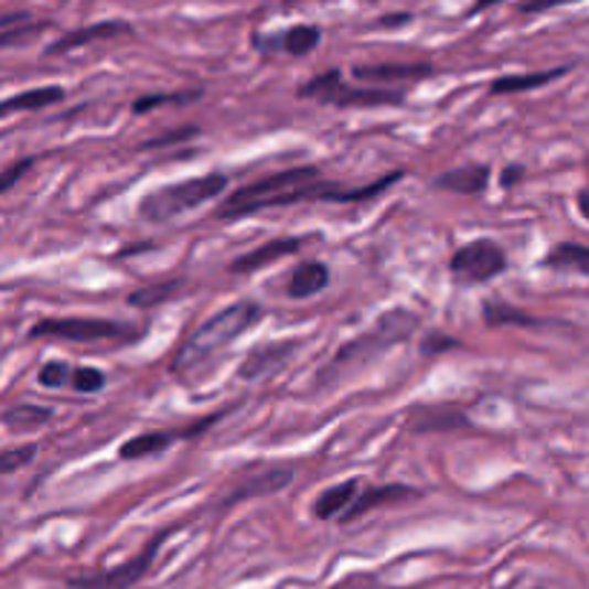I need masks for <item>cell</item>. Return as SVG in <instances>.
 I'll list each match as a JSON object with an SVG mask.
<instances>
[{
	"label": "cell",
	"mask_w": 589,
	"mask_h": 589,
	"mask_svg": "<svg viewBox=\"0 0 589 589\" xmlns=\"http://www.w3.org/2000/svg\"><path fill=\"white\" fill-rule=\"evenodd\" d=\"M400 179L403 173L397 170V173H388L383 175V179H377V182H372L368 188L342 190L336 188V184L325 182L317 168L302 164V168L279 170V173L265 175L259 182L233 190L231 196L216 207V218L233 222V218L254 216V213L274 211V207H291V204L299 202H372L374 196L386 193V190L394 188V182H400Z\"/></svg>",
	"instance_id": "cell-1"
},
{
	"label": "cell",
	"mask_w": 589,
	"mask_h": 589,
	"mask_svg": "<svg viewBox=\"0 0 589 589\" xmlns=\"http://www.w3.org/2000/svg\"><path fill=\"white\" fill-rule=\"evenodd\" d=\"M417 322H420L417 320V313L406 311V308H392V311H386L365 334L354 336V340L345 342V345L336 351L331 363L313 377V386H334L336 379L349 377V374L357 372V368H365L368 363L383 357L386 351H392L394 345H400V342H406L408 336L415 334Z\"/></svg>",
	"instance_id": "cell-2"
},
{
	"label": "cell",
	"mask_w": 589,
	"mask_h": 589,
	"mask_svg": "<svg viewBox=\"0 0 589 589\" xmlns=\"http://www.w3.org/2000/svg\"><path fill=\"white\" fill-rule=\"evenodd\" d=\"M263 306L256 302H233V306L216 311L207 322L193 331V334L184 340V345L175 351L173 357V374H190L202 368L207 360H213L218 351H225L236 336H242L248 328H254L256 322L263 320Z\"/></svg>",
	"instance_id": "cell-3"
},
{
	"label": "cell",
	"mask_w": 589,
	"mask_h": 589,
	"mask_svg": "<svg viewBox=\"0 0 589 589\" xmlns=\"http://www.w3.org/2000/svg\"><path fill=\"white\" fill-rule=\"evenodd\" d=\"M225 188V173L193 175V179L164 184V188H156L153 193H147L139 202V213L141 218L153 222V225H164V222H173V218L199 211L202 204L213 202L216 196H222Z\"/></svg>",
	"instance_id": "cell-4"
},
{
	"label": "cell",
	"mask_w": 589,
	"mask_h": 589,
	"mask_svg": "<svg viewBox=\"0 0 589 589\" xmlns=\"http://www.w3.org/2000/svg\"><path fill=\"white\" fill-rule=\"evenodd\" d=\"M299 98H311V101L328 104V107L349 109V107H400L406 95L400 89H363L345 84L340 69H328L317 78L306 81L299 87Z\"/></svg>",
	"instance_id": "cell-5"
},
{
	"label": "cell",
	"mask_w": 589,
	"mask_h": 589,
	"mask_svg": "<svg viewBox=\"0 0 589 589\" xmlns=\"http://www.w3.org/2000/svg\"><path fill=\"white\" fill-rule=\"evenodd\" d=\"M175 532V526L161 529L153 540H147L144 549L139 555H132L130 560L118 564L113 569H98V572H78L66 575V587L69 589H132L139 581H144L147 572L153 569V560L159 558V549L164 540Z\"/></svg>",
	"instance_id": "cell-6"
},
{
	"label": "cell",
	"mask_w": 589,
	"mask_h": 589,
	"mask_svg": "<svg viewBox=\"0 0 589 589\" xmlns=\"http://www.w3.org/2000/svg\"><path fill=\"white\" fill-rule=\"evenodd\" d=\"M64 340V342H109V340H132L136 331L125 322L95 320V317H50L32 325L30 340Z\"/></svg>",
	"instance_id": "cell-7"
},
{
	"label": "cell",
	"mask_w": 589,
	"mask_h": 589,
	"mask_svg": "<svg viewBox=\"0 0 589 589\" xmlns=\"http://www.w3.org/2000/svg\"><path fill=\"white\" fill-rule=\"evenodd\" d=\"M510 268V259H506V250L492 239H474L465 242L463 248L454 250V256L449 259L451 277L463 285H483L492 282Z\"/></svg>",
	"instance_id": "cell-8"
},
{
	"label": "cell",
	"mask_w": 589,
	"mask_h": 589,
	"mask_svg": "<svg viewBox=\"0 0 589 589\" xmlns=\"http://www.w3.org/2000/svg\"><path fill=\"white\" fill-rule=\"evenodd\" d=\"M411 497H420V492L411 486H400V483H388V486H377V489H365V492H357L354 503L349 510L342 512L336 521L340 524H354L357 517L368 515V512L379 510V506H394V503H406Z\"/></svg>",
	"instance_id": "cell-9"
},
{
	"label": "cell",
	"mask_w": 589,
	"mask_h": 589,
	"mask_svg": "<svg viewBox=\"0 0 589 589\" xmlns=\"http://www.w3.org/2000/svg\"><path fill=\"white\" fill-rule=\"evenodd\" d=\"M299 345H302L299 340H277L268 342V345H259V349H254L248 357H245V365L239 368V377L259 379L265 377V374L279 372V368L297 354Z\"/></svg>",
	"instance_id": "cell-10"
},
{
	"label": "cell",
	"mask_w": 589,
	"mask_h": 589,
	"mask_svg": "<svg viewBox=\"0 0 589 589\" xmlns=\"http://www.w3.org/2000/svg\"><path fill=\"white\" fill-rule=\"evenodd\" d=\"M132 35V26L125 21H101L93 23V26H84V30L66 32L64 38H58L55 44L46 46V55H66V52L81 50V46L98 44V41H113V38Z\"/></svg>",
	"instance_id": "cell-11"
},
{
	"label": "cell",
	"mask_w": 589,
	"mask_h": 589,
	"mask_svg": "<svg viewBox=\"0 0 589 589\" xmlns=\"http://www.w3.org/2000/svg\"><path fill=\"white\" fill-rule=\"evenodd\" d=\"M293 483V469L291 465H270L265 472L254 474V478H245L239 486L233 489L231 495L225 497V503H239L248 501V497H265V495H277L282 489H288Z\"/></svg>",
	"instance_id": "cell-12"
},
{
	"label": "cell",
	"mask_w": 589,
	"mask_h": 589,
	"mask_svg": "<svg viewBox=\"0 0 589 589\" xmlns=\"http://www.w3.org/2000/svg\"><path fill=\"white\" fill-rule=\"evenodd\" d=\"M489 179H492V170L486 164H463V168H454L449 173L437 175L435 188L460 193V196H478V193H483L489 188Z\"/></svg>",
	"instance_id": "cell-13"
},
{
	"label": "cell",
	"mask_w": 589,
	"mask_h": 589,
	"mask_svg": "<svg viewBox=\"0 0 589 589\" xmlns=\"http://www.w3.org/2000/svg\"><path fill=\"white\" fill-rule=\"evenodd\" d=\"M435 73L431 64H372L354 66V78L368 84H394V81H420Z\"/></svg>",
	"instance_id": "cell-14"
},
{
	"label": "cell",
	"mask_w": 589,
	"mask_h": 589,
	"mask_svg": "<svg viewBox=\"0 0 589 589\" xmlns=\"http://www.w3.org/2000/svg\"><path fill=\"white\" fill-rule=\"evenodd\" d=\"M299 245H302V239H274L268 242V245H263V248L239 256V259L231 265V270L233 274H256V270H263L265 265H274L279 263V259H285V256L297 254Z\"/></svg>",
	"instance_id": "cell-15"
},
{
	"label": "cell",
	"mask_w": 589,
	"mask_h": 589,
	"mask_svg": "<svg viewBox=\"0 0 589 589\" xmlns=\"http://www.w3.org/2000/svg\"><path fill=\"white\" fill-rule=\"evenodd\" d=\"M331 285V270L325 263H302L293 268L291 279H288V297L291 299H308L322 293Z\"/></svg>",
	"instance_id": "cell-16"
},
{
	"label": "cell",
	"mask_w": 589,
	"mask_h": 589,
	"mask_svg": "<svg viewBox=\"0 0 589 589\" xmlns=\"http://www.w3.org/2000/svg\"><path fill=\"white\" fill-rule=\"evenodd\" d=\"M360 481H363V478H349V481L325 489V492L313 501V515L320 517V521H336V517L354 503V497H357Z\"/></svg>",
	"instance_id": "cell-17"
},
{
	"label": "cell",
	"mask_w": 589,
	"mask_h": 589,
	"mask_svg": "<svg viewBox=\"0 0 589 589\" xmlns=\"http://www.w3.org/2000/svg\"><path fill=\"white\" fill-rule=\"evenodd\" d=\"M64 95L66 89L55 87V84H52V87L26 89V93L12 95V98H3V101H0V118L15 116V113H38V109L64 101Z\"/></svg>",
	"instance_id": "cell-18"
},
{
	"label": "cell",
	"mask_w": 589,
	"mask_h": 589,
	"mask_svg": "<svg viewBox=\"0 0 589 589\" xmlns=\"http://www.w3.org/2000/svg\"><path fill=\"white\" fill-rule=\"evenodd\" d=\"M182 437V431H144V435L132 437L127 443H121L118 458L121 460H144L156 458L161 451H168L170 446Z\"/></svg>",
	"instance_id": "cell-19"
},
{
	"label": "cell",
	"mask_w": 589,
	"mask_h": 589,
	"mask_svg": "<svg viewBox=\"0 0 589 589\" xmlns=\"http://www.w3.org/2000/svg\"><path fill=\"white\" fill-rule=\"evenodd\" d=\"M572 66H555V69H546V73H526V75H503V78L492 81L489 93L492 95H512V93H529V89H538L544 84H553V81L564 78Z\"/></svg>",
	"instance_id": "cell-20"
},
{
	"label": "cell",
	"mask_w": 589,
	"mask_h": 589,
	"mask_svg": "<svg viewBox=\"0 0 589 589\" xmlns=\"http://www.w3.org/2000/svg\"><path fill=\"white\" fill-rule=\"evenodd\" d=\"M544 268L553 270H572V274H589V248L581 242H558L544 259Z\"/></svg>",
	"instance_id": "cell-21"
},
{
	"label": "cell",
	"mask_w": 589,
	"mask_h": 589,
	"mask_svg": "<svg viewBox=\"0 0 589 589\" xmlns=\"http://www.w3.org/2000/svg\"><path fill=\"white\" fill-rule=\"evenodd\" d=\"M0 26H3V30H0V50H9V46H23L35 41L50 23H35L30 21V15H7L0 21Z\"/></svg>",
	"instance_id": "cell-22"
},
{
	"label": "cell",
	"mask_w": 589,
	"mask_h": 589,
	"mask_svg": "<svg viewBox=\"0 0 589 589\" xmlns=\"http://www.w3.org/2000/svg\"><path fill=\"white\" fill-rule=\"evenodd\" d=\"M320 41H322L320 26H311V23H299V26H291L288 32H282L277 41H270V46H279V50H285L288 55H293V58H302V55H308V52L317 50V46H320Z\"/></svg>",
	"instance_id": "cell-23"
},
{
	"label": "cell",
	"mask_w": 589,
	"mask_h": 589,
	"mask_svg": "<svg viewBox=\"0 0 589 589\" xmlns=\"http://www.w3.org/2000/svg\"><path fill=\"white\" fill-rule=\"evenodd\" d=\"M454 426H465V417L458 408H420L411 420L415 431H449Z\"/></svg>",
	"instance_id": "cell-24"
},
{
	"label": "cell",
	"mask_w": 589,
	"mask_h": 589,
	"mask_svg": "<svg viewBox=\"0 0 589 589\" xmlns=\"http://www.w3.org/2000/svg\"><path fill=\"white\" fill-rule=\"evenodd\" d=\"M483 320L489 322V325H524V328H538L540 320L538 317H532V313L521 311V308H512L506 306V302H486L483 306Z\"/></svg>",
	"instance_id": "cell-25"
},
{
	"label": "cell",
	"mask_w": 589,
	"mask_h": 589,
	"mask_svg": "<svg viewBox=\"0 0 589 589\" xmlns=\"http://www.w3.org/2000/svg\"><path fill=\"white\" fill-rule=\"evenodd\" d=\"M182 285L184 282H179V279H170V282H159V285H150V288H139V291H132L130 297H127V306H132V308L164 306V302H170L175 293L182 291Z\"/></svg>",
	"instance_id": "cell-26"
},
{
	"label": "cell",
	"mask_w": 589,
	"mask_h": 589,
	"mask_svg": "<svg viewBox=\"0 0 589 589\" xmlns=\"http://www.w3.org/2000/svg\"><path fill=\"white\" fill-rule=\"evenodd\" d=\"M50 420H52V408L44 406H12L7 415H3V422L15 431L38 429V426H46Z\"/></svg>",
	"instance_id": "cell-27"
},
{
	"label": "cell",
	"mask_w": 589,
	"mask_h": 589,
	"mask_svg": "<svg viewBox=\"0 0 589 589\" xmlns=\"http://www.w3.org/2000/svg\"><path fill=\"white\" fill-rule=\"evenodd\" d=\"M38 458V446L35 443H23L15 446V449H3L0 451V478H9V474L21 472L32 460Z\"/></svg>",
	"instance_id": "cell-28"
},
{
	"label": "cell",
	"mask_w": 589,
	"mask_h": 589,
	"mask_svg": "<svg viewBox=\"0 0 589 589\" xmlns=\"http://www.w3.org/2000/svg\"><path fill=\"white\" fill-rule=\"evenodd\" d=\"M199 98H202V89H188V93H156L139 98V101L132 104V109H136V116H144V113H150V109L156 107H164V104H190L199 101Z\"/></svg>",
	"instance_id": "cell-29"
},
{
	"label": "cell",
	"mask_w": 589,
	"mask_h": 589,
	"mask_svg": "<svg viewBox=\"0 0 589 589\" xmlns=\"http://www.w3.org/2000/svg\"><path fill=\"white\" fill-rule=\"evenodd\" d=\"M69 377H73V368H69V363L52 360V363H46L44 368H41V374H38V383H41L44 388H64V386H69Z\"/></svg>",
	"instance_id": "cell-30"
},
{
	"label": "cell",
	"mask_w": 589,
	"mask_h": 589,
	"mask_svg": "<svg viewBox=\"0 0 589 589\" xmlns=\"http://www.w3.org/2000/svg\"><path fill=\"white\" fill-rule=\"evenodd\" d=\"M69 386L81 394H95L104 388V374L98 368H89V365H81L73 368V377H69Z\"/></svg>",
	"instance_id": "cell-31"
},
{
	"label": "cell",
	"mask_w": 589,
	"mask_h": 589,
	"mask_svg": "<svg viewBox=\"0 0 589 589\" xmlns=\"http://www.w3.org/2000/svg\"><path fill=\"white\" fill-rule=\"evenodd\" d=\"M35 168V159H21L18 161V164H12V168H7L3 170V173H0V196H3V193H7V190H12L15 188L18 182H21L23 175L30 173V170Z\"/></svg>",
	"instance_id": "cell-32"
},
{
	"label": "cell",
	"mask_w": 589,
	"mask_h": 589,
	"mask_svg": "<svg viewBox=\"0 0 589 589\" xmlns=\"http://www.w3.org/2000/svg\"><path fill=\"white\" fill-rule=\"evenodd\" d=\"M196 127H182V130L175 132H164L161 139H150L141 144V150H159V147H168V144H175V141H184L190 139V136H196Z\"/></svg>",
	"instance_id": "cell-33"
},
{
	"label": "cell",
	"mask_w": 589,
	"mask_h": 589,
	"mask_svg": "<svg viewBox=\"0 0 589 589\" xmlns=\"http://www.w3.org/2000/svg\"><path fill=\"white\" fill-rule=\"evenodd\" d=\"M564 3H578V0H524L517 12H524V15H535V12H546V9L564 7Z\"/></svg>",
	"instance_id": "cell-34"
},
{
	"label": "cell",
	"mask_w": 589,
	"mask_h": 589,
	"mask_svg": "<svg viewBox=\"0 0 589 589\" xmlns=\"http://www.w3.org/2000/svg\"><path fill=\"white\" fill-rule=\"evenodd\" d=\"M458 345V340L454 336H443V334H431L429 340L422 342V354H437V351H446V349H454Z\"/></svg>",
	"instance_id": "cell-35"
},
{
	"label": "cell",
	"mask_w": 589,
	"mask_h": 589,
	"mask_svg": "<svg viewBox=\"0 0 589 589\" xmlns=\"http://www.w3.org/2000/svg\"><path fill=\"white\" fill-rule=\"evenodd\" d=\"M524 175H526V170L521 168V164H510V168H506V170H503V173H501V184H503V188H506V190H510V188H515V184L521 182V179H524Z\"/></svg>",
	"instance_id": "cell-36"
},
{
	"label": "cell",
	"mask_w": 589,
	"mask_h": 589,
	"mask_svg": "<svg viewBox=\"0 0 589 589\" xmlns=\"http://www.w3.org/2000/svg\"><path fill=\"white\" fill-rule=\"evenodd\" d=\"M492 3H497V0H478V3L472 7V15H474V12H483V9H489Z\"/></svg>",
	"instance_id": "cell-37"
},
{
	"label": "cell",
	"mask_w": 589,
	"mask_h": 589,
	"mask_svg": "<svg viewBox=\"0 0 589 589\" xmlns=\"http://www.w3.org/2000/svg\"><path fill=\"white\" fill-rule=\"evenodd\" d=\"M578 202H581V204H578V207H581V213H583V216H587V211H589V199H587V190H581V193H578Z\"/></svg>",
	"instance_id": "cell-38"
},
{
	"label": "cell",
	"mask_w": 589,
	"mask_h": 589,
	"mask_svg": "<svg viewBox=\"0 0 589 589\" xmlns=\"http://www.w3.org/2000/svg\"><path fill=\"white\" fill-rule=\"evenodd\" d=\"M535 589H544V587H535Z\"/></svg>",
	"instance_id": "cell-39"
}]
</instances>
